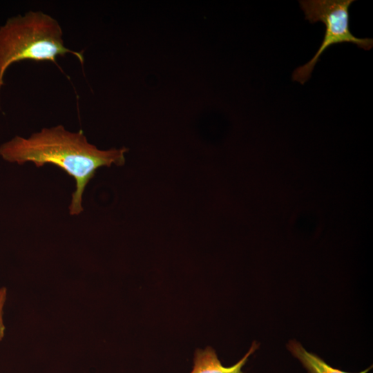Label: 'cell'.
<instances>
[{
	"label": "cell",
	"mask_w": 373,
	"mask_h": 373,
	"mask_svg": "<svg viewBox=\"0 0 373 373\" xmlns=\"http://www.w3.org/2000/svg\"><path fill=\"white\" fill-rule=\"evenodd\" d=\"M128 151L126 147L99 149L82 130L71 132L59 124L44 128L28 137L15 136L0 146V156L11 163L30 162L37 167L51 164L65 171L75 180L69 213L76 216L83 211L82 195L96 171L102 166L124 165Z\"/></svg>",
	"instance_id": "cell-1"
},
{
	"label": "cell",
	"mask_w": 373,
	"mask_h": 373,
	"mask_svg": "<svg viewBox=\"0 0 373 373\" xmlns=\"http://www.w3.org/2000/svg\"><path fill=\"white\" fill-rule=\"evenodd\" d=\"M72 54L83 64L81 52L67 48L59 21L40 10H30L7 19L0 27V91L8 67L22 60L50 61ZM1 108V105H0Z\"/></svg>",
	"instance_id": "cell-2"
},
{
	"label": "cell",
	"mask_w": 373,
	"mask_h": 373,
	"mask_svg": "<svg viewBox=\"0 0 373 373\" xmlns=\"http://www.w3.org/2000/svg\"><path fill=\"white\" fill-rule=\"evenodd\" d=\"M354 0H308L300 1L305 19L314 23L321 21L325 26L321 45L314 56L305 64L297 68L292 79L304 84L311 77L312 72L321 55L329 47L342 43H352L368 50L372 48L373 39L355 37L350 29L349 8Z\"/></svg>",
	"instance_id": "cell-3"
},
{
	"label": "cell",
	"mask_w": 373,
	"mask_h": 373,
	"mask_svg": "<svg viewBox=\"0 0 373 373\" xmlns=\"http://www.w3.org/2000/svg\"><path fill=\"white\" fill-rule=\"evenodd\" d=\"M258 347L257 343L254 342L244 357L231 367H224L222 365L212 347L197 350L194 356L193 367L190 373H243L242 367Z\"/></svg>",
	"instance_id": "cell-4"
},
{
	"label": "cell",
	"mask_w": 373,
	"mask_h": 373,
	"mask_svg": "<svg viewBox=\"0 0 373 373\" xmlns=\"http://www.w3.org/2000/svg\"><path fill=\"white\" fill-rule=\"evenodd\" d=\"M287 348L292 355L300 361L308 373H350L330 366L317 355L307 351L297 341H290L287 344ZM371 367L358 373H367Z\"/></svg>",
	"instance_id": "cell-5"
},
{
	"label": "cell",
	"mask_w": 373,
	"mask_h": 373,
	"mask_svg": "<svg viewBox=\"0 0 373 373\" xmlns=\"http://www.w3.org/2000/svg\"><path fill=\"white\" fill-rule=\"evenodd\" d=\"M7 290L2 287L0 288V341L4 336L5 326L3 321V309L6 300Z\"/></svg>",
	"instance_id": "cell-6"
}]
</instances>
